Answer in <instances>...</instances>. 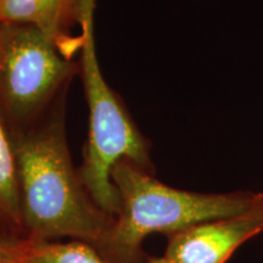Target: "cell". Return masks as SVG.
I'll list each match as a JSON object with an SVG mask.
<instances>
[{"label":"cell","instance_id":"obj_1","mask_svg":"<svg viewBox=\"0 0 263 263\" xmlns=\"http://www.w3.org/2000/svg\"><path fill=\"white\" fill-rule=\"evenodd\" d=\"M25 238L81 240L95 249L115 217L100 209L72 164L66 138L65 95L37 122L11 136Z\"/></svg>","mask_w":263,"mask_h":263},{"label":"cell","instance_id":"obj_2","mask_svg":"<svg viewBox=\"0 0 263 263\" xmlns=\"http://www.w3.org/2000/svg\"><path fill=\"white\" fill-rule=\"evenodd\" d=\"M111 180L120 196L112 227L97 250L111 263H145L144 239L168 235L190 226L248 211L263 200L252 190L196 193L176 189L133 161L115 164Z\"/></svg>","mask_w":263,"mask_h":263},{"label":"cell","instance_id":"obj_3","mask_svg":"<svg viewBox=\"0 0 263 263\" xmlns=\"http://www.w3.org/2000/svg\"><path fill=\"white\" fill-rule=\"evenodd\" d=\"M94 10L95 0H91L85 5L80 21V71L89 111V129L78 172L97 205L115 217L120 210V196L111 180L115 164L127 159L149 172H153L154 164L149 140L138 129L101 72L95 47Z\"/></svg>","mask_w":263,"mask_h":263},{"label":"cell","instance_id":"obj_4","mask_svg":"<svg viewBox=\"0 0 263 263\" xmlns=\"http://www.w3.org/2000/svg\"><path fill=\"white\" fill-rule=\"evenodd\" d=\"M78 72L33 26L0 24V104L17 129L41 120Z\"/></svg>","mask_w":263,"mask_h":263},{"label":"cell","instance_id":"obj_5","mask_svg":"<svg viewBox=\"0 0 263 263\" xmlns=\"http://www.w3.org/2000/svg\"><path fill=\"white\" fill-rule=\"evenodd\" d=\"M263 233V200L239 215L211 219L167 235L170 263H226L242 244Z\"/></svg>","mask_w":263,"mask_h":263},{"label":"cell","instance_id":"obj_6","mask_svg":"<svg viewBox=\"0 0 263 263\" xmlns=\"http://www.w3.org/2000/svg\"><path fill=\"white\" fill-rule=\"evenodd\" d=\"M91 0H0V24L28 25L37 28L62 54L72 59L81 50L82 38L70 29L80 25L82 12Z\"/></svg>","mask_w":263,"mask_h":263},{"label":"cell","instance_id":"obj_7","mask_svg":"<svg viewBox=\"0 0 263 263\" xmlns=\"http://www.w3.org/2000/svg\"><path fill=\"white\" fill-rule=\"evenodd\" d=\"M0 230L25 238L11 138L0 114Z\"/></svg>","mask_w":263,"mask_h":263},{"label":"cell","instance_id":"obj_8","mask_svg":"<svg viewBox=\"0 0 263 263\" xmlns=\"http://www.w3.org/2000/svg\"><path fill=\"white\" fill-rule=\"evenodd\" d=\"M31 252L35 263H111L93 245L81 240L39 244L31 241Z\"/></svg>","mask_w":263,"mask_h":263},{"label":"cell","instance_id":"obj_9","mask_svg":"<svg viewBox=\"0 0 263 263\" xmlns=\"http://www.w3.org/2000/svg\"><path fill=\"white\" fill-rule=\"evenodd\" d=\"M0 263H35L31 252V241L0 230Z\"/></svg>","mask_w":263,"mask_h":263},{"label":"cell","instance_id":"obj_10","mask_svg":"<svg viewBox=\"0 0 263 263\" xmlns=\"http://www.w3.org/2000/svg\"><path fill=\"white\" fill-rule=\"evenodd\" d=\"M145 263H170L164 257H153L147 258Z\"/></svg>","mask_w":263,"mask_h":263}]
</instances>
